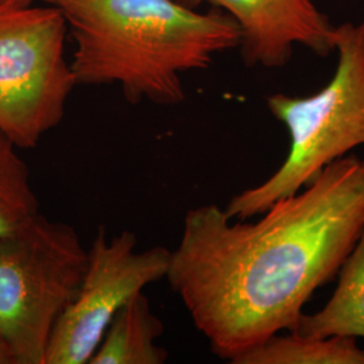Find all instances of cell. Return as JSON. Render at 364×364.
<instances>
[{
    "mask_svg": "<svg viewBox=\"0 0 364 364\" xmlns=\"http://www.w3.org/2000/svg\"><path fill=\"white\" fill-rule=\"evenodd\" d=\"M0 364H15L14 363L13 355L6 346V343L0 338Z\"/></svg>",
    "mask_w": 364,
    "mask_h": 364,
    "instance_id": "obj_12",
    "label": "cell"
},
{
    "mask_svg": "<svg viewBox=\"0 0 364 364\" xmlns=\"http://www.w3.org/2000/svg\"><path fill=\"white\" fill-rule=\"evenodd\" d=\"M64 15L76 43L77 85L117 84L131 105L185 100L182 75L207 69L240 43L220 9L201 14L177 0H45Z\"/></svg>",
    "mask_w": 364,
    "mask_h": 364,
    "instance_id": "obj_2",
    "label": "cell"
},
{
    "mask_svg": "<svg viewBox=\"0 0 364 364\" xmlns=\"http://www.w3.org/2000/svg\"><path fill=\"white\" fill-rule=\"evenodd\" d=\"M338 274V287L326 306L313 314L304 313L293 332L364 338V225Z\"/></svg>",
    "mask_w": 364,
    "mask_h": 364,
    "instance_id": "obj_9",
    "label": "cell"
},
{
    "mask_svg": "<svg viewBox=\"0 0 364 364\" xmlns=\"http://www.w3.org/2000/svg\"><path fill=\"white\" fill-rule=\"evenodd\" d=\"M77 231L43 215L0 237V338L15 364H45L87 269Z\"/></svg>",
    "mask_w": 364,
    "mask_h": 364,
    "instance_id": "obj_4",
    "label": "cell"
},
{
    "mask_svg": "<svg viewBox=\"0 0 364 364\" xmlns=\"http://www.w3.org/2000/svg\"><path fill=\"white\" fill-rule=\"evenodd\" d=\"M36 0H0V7H27Z\"/></svg>",
    "mask_w": 364,
    "mask_h": 364,
    "instance_id": "obj_13",
    "label": "cell"
},
{
    "mask_svg": "<svg viewBox=\"0 0 364 364\" xmlns=\"http://www.w3.org/2000/svg\"><path fill=\"white\" fill-rule=\"evenodd\" d=\"M164 332L150 301L138 293L115 314L90 364H164L169 353L156 344Z\"/></svg>",
    "mask_w": 364,
    "mask_h": 364,
    "instance_id": "obj_8",
    "label": "cell"
},
{
    "mask_svg": "<svg viewBox=\"0 0 364 364\" xmlns=\"http://www.w3.org/2000/svg\"><path fill=\"white\" fill-rule=\"evenodd\" d=\"M87 269L77 296L53 331L45 364L90 363L119 309L144 289L166 278L171 251L138 250V237L122 231L112 237L100 227L87 250Z\"/></svg>",
    "mask_w": 364,
    "mask_h": 364,
    "instance_id": "obj_6",
    "label": "cell"
},
{
    "mask_svg": "<svg viewBox=\"0 0 364 364\" xmlns=\"http://www.w3.org/2000/svg\"><path fill=\"white\" fill-rule=\"evenodd\" d=\"M333 52L338 66L321 91L294 97H267L274 117L287 126L290 150L281 168L258 186L234 196L225 215L248 220L277 200L296 195L328 165L364 144V22L335 28Z\"/></svg>",
    "mask_w": 364,
    "mask_h": 364,
    "instance_id": "obj_3",
    "label": "cell"
},
{
    "mask_svg": "<svg viewBox=\"0 0 364 364\" xmlns=\"http://www.w3.org/2000/svg\"><path fill=\"white\" fill-rule=\"evenodd\" d=\"M19 147L0 131V237L39 215L31 173Z\"/></svg>",
    "mask_w": 364,
    "mask_h": 364,
    "instance_id": "obj_11",
    "label": "cell"
},
{
    "mask_svg": "<svg viewBox=\"0 0 364 364\" xmlns=\"http://www.w3.org/2000/svg\"><path fill=\"white\" fill-rule=\"evenodd\" d=\"M232 363L364 364V350L355 338H320L287 332V335H274Z\"/></svg>",
    "mask_w": 364,
    "mask_h": 364,
    "instance_id": "obj_10",
    "label": "cell"
},
{
    "mask_svg": "<svg viewBox=\"0 0 364 364\" xmlns=\"http://www.w3.org/2000/svg\"><path fill=\"white\" fill-rule=\"evenodd\" d=\"M203 3L230 14L240 28V49L250 66L282 68L302 45L318 55L333 52L336 26L313 0H177Z\"/></svg>",
    "mask_w": 364,
    "mask_h": 364,
    "instance_id": "obj_7",
    "label": "cell"
},
{
    "mask_svg": "<svg viewBox=\"0 0 364 364\" xmlns=\"http://www.w3.org/2000/svg\"><path fill=\"white\" fill-rule=\"evenodd\" d=\"M65 18L49 7H0V131L33 149L65 115L77 85L65 58Z\"/></svg>",
    "mask_w": 364,
    "mask_h": 364,
    "instance_id": "obj_5",
    "label": "cell"
},
{
    "mask_svg": "<svg viewBox=\"0 0 364 364\" xmlns=\"http://www.w3.org/2000/svg\"><path fill=\"white\" fill-rule=\"evenodd\" d=\"M363 225L364 162L343 156L254 223L230 219L216 204L189 209L166 278L210 351L232 363L297 328Z\"/></svg>",
    "mask_w": 364,
    "mask_h": 364,
    "instance_id": "obj_1",
    "label": "cell"
}]
</instances>
